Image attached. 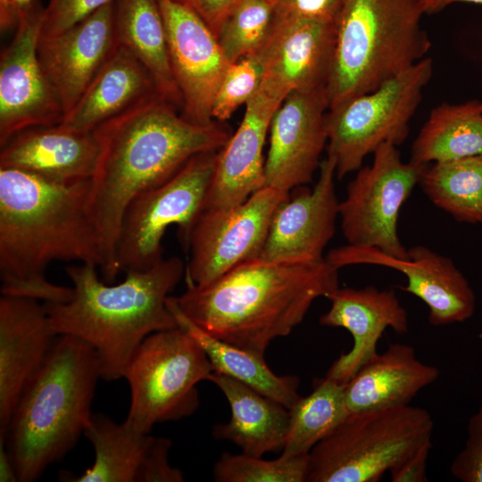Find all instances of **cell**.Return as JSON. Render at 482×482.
Listing matches in <instances>:
<instances>
[{
    "label": "cell",
    "mask_w": 482,
    "mask_h": 482,
    "mask_svg": "<svg viewBox=\"0 0 482 482\" xmlns=\"http://www.w3.org/2000/svg\"><path fill=\"white\" fill-rule=\"evenodd\" d=\"M178 109L156 96L93 131L100 154L87 209L100 239L105 283L112 284L120 273L116 246L129 203L168 180L193 156L220 150L232 135L220 121L196 124Z\"/></svg>",
    "instance_id": "obj_1"
},
{
    "label": "cell",
    "mask_w": 482,
    "mask_h": 482,
    "mask_svg": "<svg viewBox=\"0 0 482 482\" xmlns=\"http://www.w3.org/2000/svg\"><path fill=\"white\" fill-rule=\"evenodd\" d=\"M90 179L60 182L0 167L1 295L56 303L72 287L46 277L54 261L104 265L98 233L87 209Z\"/></svg>",
    "instance_id": "obj_2"
},
{
    "label": "cell",
    "mask_w": 482,
    "mask_h": 482,
    "mask_svg": "<svg viewBox=\"0 0 482 482\" xmlns=\"http://www.w3.org/2000/svg\"><path fill=\"white\" fill-rule=\"evenodd\" d=\"M326 258L244 262L212 282L174 296L179 310L215 337L262 358L270 344L299 325L313 302L338 286Z\"/></svg>",
    "instance_id": "obj_3"
},
{
    "label": "cell",
    "mask_w": 482,
    "mask_h": 482,
    "mask_svg": "<svg viewBox=\"0 0 482 482\" xmlns=\"http://www.w3.org/2000/svg\"><path fill=\"white\" fill-rule=\"evenodd\" d=\"M97 269L87 263L66 266L71 297L44 305L53 331L90 345L101 378L113 381L123 378L146 337L178 327L167 299L186 268L179 257L162 258L146 270L126 271L125 279L116 285L101 279Z\"/></svg>",
    "instance_id": "obj_4"
},
{
    "label": "cell",
    "mask_w": 482,
    "mask_h": 482,
    "mask_svg": "<svg viewBox=\"0 0 482 482\" xmlns=\"http://www.w3.org/2000/svg\"><path fill=\"white\" fill-rule=\"evenodd\" d=\"M99 378L94 348L76 337L58 335L0 429L19 482L38 479L76 445L90 424Z\"/></svg>",
    "instance_id": "obj_5"
},
{
    "label": "cell",
    "mask_w": 482,
    "mask_h": 482,
    "mask_svg": "<svg viewBox=\"0 0 482 482\" xmlns=\"http://www.w3.org/2000/svg\"><path fill=\"white\" fill-rule=\"evenodd\" d=\"M421 0H345L325 87L328 109L371 92L425 58Z\"/></svg>",
    "instance_id": "obj_6"
},
{
    "label": "cell",
    "mask_w": 482,
    "mask_h": 482,
    "mask_svg": "<svg viewBox=\"0 0 482 482\" xmlns=\"http://www.w3.org/2000/svg\"><path fill=\"white\" fill-rule=\"evenodd\" d=\"M430 413L410 404L350 413L309 453L308 482H377L431 440Z\"/></svg>",
    "instance_id": "obj_7"
},
{
    "label": "cell",
    "mask_w": 482,
    "mask_h": 482,
    "mask_svg": "<svg viewBox=\"0 0 482 482\" xmlns=\"http://www.w3.org/2000/svg\"><path fill=\"white\" fill-rule=\"evenodd\" d=\"M213 371L203 349L181 328L152 333L124 372L130 388L125 421L150 433L158 423L190 416L199 405L197 384L209 380Z\"/></svg>",
    "instance_id": "obj_8"
},
{
    "label": "cell",
    "mask_w": 482,
    "mask_h": 482,
    "mask_svg": "<svg viewBox=\"0 0 482 482\" xmlns=\"http://www.w3.org/2000/svg\"><path fill=\"white\" fill-rule=\"evenodd\" d=\"M432 73V59L425 57L375 90L328 109L327 153L338 179L357 171L380 145L403 143Z\"/></svg>",
    "instance_id": "obj_9"
},
{
    "label": "cell",
    "mask_w": 482,
    "mask_h": 482,
    "mask_svg": "<svg viewBox=\"0 0 482 482\" xmlns=\"http://www.w3.org/2000/svg\"><path fill=\"white\" fill-rule=\"evenodd\" d=\"M218 151L193 156L162 184L137 195L122 217L116 246L119 270H143L162 259V237L171 225L187 249L215 167Z\"/></svg>",
    "instance_id": "obj_10"
},
{
    "label": "cell",
    "mask_w": 482,
    "mask_h": 482,
    "mask_svg": "<svg viewBox=\"0 0 482 482\" xmlns=\"http://www.w3.org/2000/svg\"><path fill=\"white\" fill-rule=\"evenodd\" d=\"M372 154V163L357 170L339 202L341 229L348 245L406 259L408 249L397 230L400 211L428 164L403 162L390 143L380 145Z\"/></svg>",
    "instance_id": "obj_11"
},
{
    "label": "cell",
    "mask_w": 482,
    "mask_h": 482,
    "mask_svg": "<svg viewBox=\"0 0 482 482\" xmlns=\"http://www.w3.org/2000/svg\"><path fill=\"white\" fill-rule=\"evenodd\" d=\"M289 193L264 186L241 204L203 211L190 233L186 280L206 285L235 267L258 259L278 205Z\"/></svg>",
    "instance_id": "obj_12"
},
{
    "label": "cell",
    "mask_w": 482,
    "mask_h": 482,
    "mask_svg": "<svg viewBox=\"0 0 482 482\" xmlns=\"http://www.w3.org/2000/svg\"><path fill=\"white\" fill-rule=\"evenodd\" d=\"M43 12L38 0L19 13L15 34L0 57V145L25 129L64 117L37 56Z\"/></svg>",
    "instance_id": "obj_13"
},
{
    "label": "cell",
    "mask_w": 482,
    "mask_h": 482,
    "mask_svg": "<svg viewBox=\"0 0 482 482\" xmlns=\"http://www.w3.org/2000/svg\"><path fill=\"white\" fill-rule=\"evenodd\" d=\"M401 259L371 247L351 245L331 249L326 260L340 269L348 265L370 264L393 269L403 274L402 290L420 299L428 308L433 326L461 323L470 319L476 309L475 293L451 258L424 245L408 249Z\"/></svg>",
    "instance_id": "obj_14"
},
{
    "label": "cell",
    "mask_w": 482,
    "mask_h": 482,
    "mask_svg": "<svg viewBox=\"0 0 482 482\" xmlns=\"http://www.w3.org/2000/svg\"><path fill=\"white\" fill-rule=\"evenodd\" d=\"M163 19L170 63L181 97V114L201 125L212 123L217 89L231 64L211 29L174 0H157Z\"/></svg>",
    "instance_id": "obj_15"
},
{
    "label": "cell",
    "mask_w": 482,
    "mask_h": 482,
    "mask_svg": "<svg viewBox=\"0 0 482 482\" xmlns=\"http://www.w3.org/2000/svg\"><path fill=\"white\" fill-rule=\"evenodd\" d=\"M325 87L290 93L270 126L264 186L289 193L310 183L328 143Z\"/></svg>",
    "instance_id": "obj_16"
},
{
    "label": "cell",
    "mask_w": 482,
    "mask_h": 482,
    "mask_svg": "<svg viewBox=\"0 0 482 482\" xmlns=\"http://www.w3.org/2000/svg\"><path fill=\"white\" fill-rule=\"evenodd\" d=\"M84 436L91 443L95 460L81 475L63 472L69 482H183V472L169 460L171 441L141 432L125 420L93 413Z\"/></svg>",
    "instance_id": "obj_17"
},
{
    "label": "cell",
    "mask_w": 482,
    "mask_h": 482,
    "mask_svg": "<svg viewBox=\"0 0 482 482\" xmlns=\"http://www.w3.org/2000/svg\"><path fill=\"white\" fill-rule=\"evenodd\" d=\"M319 179L284 200L272 217L258 260L305 262L323 259L335 235L339 201L335 189L336 162L327 155L320 162Z\"/></svg>",
    "instance_id": "obj_18"
},
{
    "label": "cell",
    "mask_w": 482,
    "mask_h": 482,
    "mask_svg": "<svg viewBox=\"0 0 482 482\" xmlns=\"http://www.w3.org/2000/svg\"><path fill=\"white\" fill-rule=\"evenodd\" d=\"M335 23L274 13L269 35L255 54L262 82L284 96L325 87L335 48Z\"/></svg>",
    "instance_id": "obj_19"
},
{
    "label": "cell",
    "mask_w": 482,
    "mask_h": 482,
    "mask_svg": "<svg viewBox=\"0 0 482 482\" xmlns=\"http://www.w3.org/2000/svg\"><path fill=\"white\" fill-rule=\"evenodd\" d=\"M285 98L262 82L245 104L237 129L218 151L204 211L237 206L264 187L262 151L271 119Z\"/></svg>",
    "instance_id": "obj_20"
},
{
    "label": "cell",
    "mask_w": 482,
    "mask_h": 482,
    "mask_svg": "<svg viewBox=\"0 0 482 482\" xmlns=\"http://www.w3.org/2000/svg\"><path fill=\"white\" fill-rule=\"evenodd\" d=\"M114 1L62 33L39 39L37 56L64 116L117 47Z\"/></svg>",
    "instance_id": "obj_21"
},
{
    "label": "cell",
    "mask_w": 482,
    "mask_h": 482,
    "mask_svg": "<svg viewBox=\"0 0 482 482\" xmlns=\"http://www.w3.org/2000/svg\"><path fill=\"white\" fill-rule=\"evenodd\" d=\"M326 298L329 309L320 317V324L343 328L353 337L351 350L341 354L328 370L326 377L346 384L377 352V345L386 328L405 334L409 329L406 309L392 289L337 287Z\"/></svg>",
    "instance_id": "obj_22"
},
{
    "label": "cell",
    "mask_w": 482,
    "mask_h": 482,
    "mask_svg": "<svg viewBox=\"0 0 482 482\" xmlns=\"http://www.w3.org/2000/svg\"><path fill=\"white\" fill-rule=\"evenodd\" d=\"M13 295L0 297V429H4L57 335L44 303Z\"/></svg>",
    "instance_id": "obj_23"
},
{
    "label": "cell",
    "mask_w": 482,
    "mask_h": 482,
    "mask_svg": "<svg viewBox=\"0 0 482 482\" xmlns=\"http://www.w3.org/2000/svg\"><path fill=\"white\" fill-rule=\"evenodd\" d=\"M100 154L94 132L60 124L35 127L1 145L0 167L13 168L60 182L90 179Z\"/></svg>",
    "instance_id": "obj_24"
},
{
    "label": "cell",
    "mask_w": 482,
    "mask_h": 482,
    "mask_svg": "<svg viewBox=\"0 0 482 482\" xmlns=\"http://www.w3.org/2000/svg\"><path fill=\"white\" fill-rule=\"evenodd\" d=\"M156 96L161 95L146 69L128 50L117 46L60 125L73 131L93 132Z\"/></svg>",
    "instance_id": "obj_25"
},
{
    "label": "cell",
    "mask_w": 482,
    "mask_h": 482,
    "mask_svg": "<svg viewBox=\"0 0 482 482\" xmlns=\"http://www.w3.org/2000/svg\"><path fill=\"white\" fill-rule=\"evenodd\" d=\"M439 370L421 362L414 348L395 343L366 362L345 384L349 413L409 404L420 390L434 383Z\"/></svg>",
    "instance_id": "obj_26"
},
{
    "label": "cell",
    "mask_w": 482,
    "mask_h": 482,
    "mask_svg": "<svg viewBox=\"0 0 482 482\" xmlns=\"http://www.w3.org/2000/svg\"><path fill=\"white\" fill-rule=\"evenodd\" d=\"M209 381L220 389L231 411L229 422L213 428L215 438L256 457L283 449L290 420L287 408L226 375L213 371Z\"/></svg>",
    "instance_id": "obj_27"
},
{
    "label": "cell",
    "mask_w": 482,
    "mask_h": 482,
    "mask_svg": "<svg viewBox=\"0 0 482 482\" xmlns=\"http://www.w3.org/2000/svg\"><path fill=\"white\" fill-rule=\"evenodd\" d=\"M114 33L117 46L128 50L146 69L161 96L181 109L158 1L115 0Z\"/></svg>",
    "instance_id": "obj_28"
},
{
    "label": "cell",
    "mask_w": 482,
    "mask_h": 482,
    "mask_svg": "<svg viewBox=\"0 0 482 482\" xmlns=\"http://www.w3.org/2000/svg\"><path fill=\"white\" fill-rule=\"evenodd\" d=\"M167 305L178 327L199 345L215 372L251 386L288 410L300 399L296 376H278L268 367L264 358L211 335L179 310L174 296L168 297Z\"/></svg>",
    "instance_id": "obj_29"
},
{
    "label": "cell",
    "mask_w": 482,
    "mask_h": 482,
    "mask_svg": "<svg viewBox=\"0 0 482 482\" xmlns=\"http://www.w3.org/2000/svg\"><path fill=\"white\" fill-rule=\"evenodd\" d=\"M482 154V102L434 108L411 146L410 161L430 164Z\"/></svg>",
    "instance_id": "obj_30"
},
{
    "label": "cell",
    "mask_w": 482,
    "mask_h": 482,
    "mask_svg": "<svg viewBox=\"0 0 482 482\" xmlns=\"http://www.w3.org/2000/svg\"><path fill=\"white\" fill-rule=\"evenodd\" d=\"M419 185L456 221L482 223V154L428 164Z\"/></svg>",
    "instance_id": "obj_31"
},
{
    "label": "cell",
    "mask_w": 482,
    "mask_h": 482,
    "mask_svg": "<svg viewBox=\"0 0 482 482\" xmlns=\"http://www.w3.org/2000/svg\"><path fill=\"white\" fill-rule=\"evenodd\" d=\"M290 420L282 455L309 454L350 414L345 385L330 378L317 380L312 391L289 409Z\"/></svg>",
    "instance_id": "obj_32"
},
{
    "label": "cell",
    "mask_w": 482,
    "mask_h": 482,
    "mask_svg": "<svg viewBox=\"0 0 482 482\" xmlns=\"http://www.w3.org/2000/svg\"><path fill=\"white\" fill-rule=\"evenodd\" d=\"M274 13L272 0H243L236 7L216 35L229 62L260 49L269 35Z\"/></svg>",
    "instance_id": "obj_33"
},
{
    "label": "cell",
    "mask_w": 482,
    "mask_h": 482,
    "mask_svg": "<svg viewBox=\"0 0 482 482\" xmlns=\"http://www.w3.org/2000/svg\"><path fill=\"white\" fill-rule=\"evenodd\" d=\"M308 468L309 454L264 460L223 453L213 467V478L217 482H304Z\"/></svg>",
    "instance_id": "obj_34"
},
{
    "label": "cell",
    "mask_w": 482,
    "mask_h": 482,
    "mask_svg": "<svg viewBox=\"0 0 482 482\" xmlns=\"http://www.w3.org/2000/svg\"><path fill=\"white\" fill-rule=\"evenodd\" d=\"M264 70L255 54L247 55L229 65L217 89L212 107L213 120L223 122L259 89Z\"/></svg>",
    "instance_id": "obj_35"
},
{
    "label": "cell",
    "mask_w": 482,
    "mask_h": 482,
    "mask_svg": "<svg viewBox=\"0 0 482 482\" xmlns=\"http://www.w3.org/2000/svg\"><path fill=\"white\" fill-rule=\"evenodd\" d=\"M113 1L51 0L43 12L40 38L62 33Z\"/></svg>",
    "instance_id": "obj_36"
},
{
    "label": "cell",
    "mask_w": 482,
    "mask_h": 482,
    "mask_svg": "<svg viewBox=\"0 0 482 482\" xmlns=\"http://www.w3.org/2000/svg\"><path fill=\"white\" fill-rule=\"evenodd\" d=\"M450 472L461 482H482V405L468 421L464 447L453 460Z\"/></svg>",
    "instance_id": "obj_37"
},
{
    "label": "cell",
    "mask_w": 482,
    "mask_h": 482,
    "mask_svg": "<svg viewBox=\"0 0 482 482\" xmlns=\"http://www.w3.org/2000/svg\"><path fill=\"white\" fill-rule=\"evenodd\" d=\"M345 0H272L275 13L336 23Z\"/></svg>",
    "instance_id": "obj_38"
},
{
    "label": "cell",
    "mask_w": 482,
    "mask_h": 482,
    "mask_svg": "<svg viewBox=\"0 0 482 482\" xmlns=\"http://www.w3.org/2000/svg\"><path fill=\"white\" fill-rule=\"evenodd\" d=\"M196 14L217 35L220 27L243 0H174Z\"/></svg>",
    "instance_id": "obj_39"
},
{
    "label": "cell",
    "mask_w": 482,
    "mask_h": 482,
    "mask_svg": "<svg viewBox=\"0 0 482 482\" xmlns=\"http://www.w3.org/2000/svg\"><path fill=\"white\" fill-rule=\"evenodd\" d=\"M432 448L431 440L424 443L390 471L393 482H427V461Z\"/></svg>",
    "instance_id": "obj_40"
},
{
    "label": "cell",
    "mask_w": 482,
    "mask_h": 482,
    "mask_svg": "<svg viewBox=\"0 0 482 482\" xmlns=\"http://www.w3.org/2000/svg\"><path fill=\"white\" fill-rule=\"evenodd\" d=\"M0 481L19 482V478L7 452L3 436H0Z\"/></svg>",
    "instance_id": "obj_41"
},
{
    "label": "cell",
    "mask_w": 482,
    "mask_h": 482,
    "mask_svg": "<svg viewBox=\"0 0 482 482\" xmlns=\"http://www.w3.org/2000/svg\"><path fill=\"white\" fill-rule=\"evenodd\" d=\"M20 11L13 0H0V27L2 30L17 26Z\"/></svg>",
    "instance_id": "obj_42"
},
{
    "label": "cell",
    "mask_w": 482,
    "mask_h": 482,
    "mask_svg": "<svg viewBox=\"0 0 482 482\" xmlns=\"http://www.w3.org/2000/svg\"><path fill=\"white\" fill-rule=\"evenodd\" d=\"M454 3H472L482 4V0H421L424 13L433 14Z\"/></svg>",
    "instance_id": "obj_43"
},
{
    "label": "cell",
    "mask_w": 482,
    "mask_h": 482,
    "mask_svg": "<svg viewBox=\"0 0 482 482\" xmlns=\"http://www.w3.org/2000/svg\"><path fill=\"white\" fill-rule=\"evenodd\" d=\"M13 2L18 10L21 11L22 8L29 6L33 0H13Z\"/></svg>",
    "instance_id": "obj_44"
},
{
    "label": "cell",
    "mask_w": 482,
    "mask_h": 482,
    "mask_svg": "<svg viewBox=\"0 0 482 482\" xmlns=\"http://www.w3.org/2000/svg\"><path fill=\"white\" fill-rule=\"evenodd\" d=\"M481 77H482V71H481Z\"/></svg>",
    "instance_id": "obj_45"
}]
</instances>
